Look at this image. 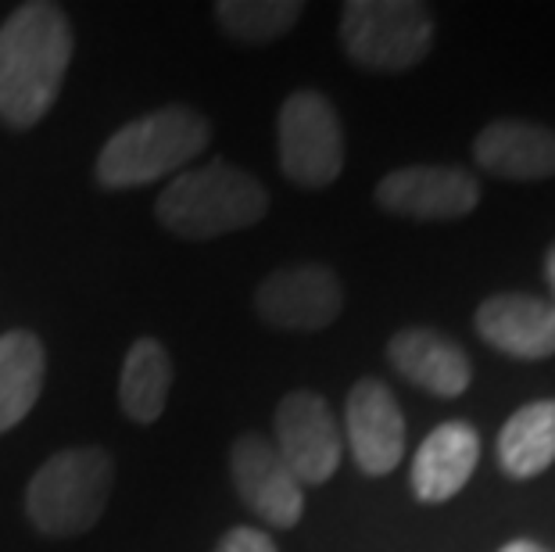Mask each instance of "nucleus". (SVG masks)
<instances>
[{"mask_svg":"<svg viewBox=\"0 0 555 552\" xmlns=\"http://www.w3.org/2000/svg\"><path fill=\"white\" fill-rule=\"evenodd\" d=\"M73 62V26L57 4H22L0 26V123L37 126Z\"/></svg>","mask_w":555,"mask_h":552,"instance_id":"nucleus-1","label":"nucleus"},{"mask_svg":"<svg viewBox=\"0 0 555 552\" xmlns=\"http://www.w3.org/2000/svg\"><path fill=\"white\" fill-rule=\"evenodd\" d=\"M266 208L269 194L251 172L230 162H208L169 180V187L158 194L155 216L176 238L211 241L262 222Z\"/></svg>","mask_w":555,"mask_h":552,"instance_id":"nucleus-2","label":"nucleus"},{"mask_svg":"<svg viewBox=\"0 0 555 552\" xmlns=\"http://www.w3.org/2000/svg\"><path fill=\"white\" fill-rule=\"evenodd\" d=\"M208 140L211 126L205 115L186 104H169L112 133L98 155V183L108 191H129L165 180L169 172L191 166L208 147Z\"/></svg>","mask_w":555,"mask_h":552,"instance_id":"nucleus-3","label":"nucleus"},{"mask_svg":"<svg viewBox=\"0 0 555 552\" xmlns=\"http://www.w3.org/2000/svg\"><path fill=\"white\" fill-rule=\"evenodd\" d=\"M115 488V463L98 445L62 449L33 474L26 488V513L37 531L73 538L101 521Z\"/></svg>","mask_w":555,"mask_h":552,"instance_id":"nucleus-4","label":"nucleus"},{"mask_svg":"<svg viewBox=\"0 0 555 552\" xmlns=\"http://www.w3.org/2000/svg\"><path fill=\"white\" fill-rule=\"evenodd\" d=\"M434 15L412 0H351L340 11V47L373 73H405L430 54Z\"/></svg>","mask_w":555,"mask_h":552,"instance_id":"nucleus-5","label":"nucleus"},{"mask_svg":"<svg viewBox=\"0 0 555 552\" xmlns=\"http://www.w3.org/2000/svg\"><path fill=\"white\" fill-rule=\"evenodd\" d=\"M280 169L305 191H323L345 169V133L330 98L298 90L283 101L276 123Z\"/></svg>","mask_w":555,"mask_h":552,"instance_id":"nucleus-6","label":"nucleus"},{"mask_svg":"<svg viewBox=\"0 0 555 552\" xmlns=\"http://www.w3.org/2000/svg\"><path fill=\"white\" fill-rule=\"evenodd\" d=\"M276 452L298 485H326L340 466V427L315 391H291L276 406Z\"/></svg>","mask_w":555,"mask_h":552,"instance_id":"nucleus-7","label":"nucleus"},{"mask_svg":"<svg viewBox=\"0 0 555 552\" xmlns=\"http://www.w3.org/2000/svg\"><path fill=\"white\" fill-rule=\"evenodd\" d=\"M345 309L337 273L319 262L283 266L255 291V312L276 331H323Z\"/></svg>","mask_w":555,"mask_h":552,"instance_id":"nucleus-8","label":"nucleus"},{"mask_svg":"<svg viewBox=\"0 0 555 552\" xmlns=\"http://www.w3.org/2000/svg\"><path fill=\"white\" fill-rule=\"evenodd\" d=\"M376 205L420 222L463 219L480 205V180L459 166H405L376 183Z\"/></svg>","mask_w":555,"mask_h":552,"instance_id":"nucleus-9","label":"nucleus"},{"mask_svg":"<svg viewBox=\"0 0 555 552\" xmlns=\"http://www.w3.org/2000/svg\"><path fill=\"white\" fill-rule=\"evenodd\" d=\"M230 477L247 510L269 527H294L305 513V488L262 434H241L230 449Z\"/></svg>","mask_w":555,"mask_h":552,"instance_id":"nucleus-10","label":"nucleus"},{"mask_svg":"<svg viewBox=\"0 0 555 552\" xmlns=\"http://www.w3.org/2000/svg\"><path fill=\"white\" fill-rule=\"evenodd\" d=\"M345 431L351 455L370 477H387L405 455V416L384 381L365 377L351 387L345 402Z\"/></svg>","mask_w":555,"mask_h":552,"instance_id":"nucleus-11","label":"nucleus"},{"mask_svg":"<svg viewBox=\"0 0 555 552\" xmlns=\"http://www.w3.org/2000/svg\"><path fill=\"white\" fill-rule=\"evenodd\" d=\"M483 345L509 359L538 362L555 356V305L538 295L502 291L480 301L474 316Z\"/></svg>","mask_w":555,"mask_h":552,"instance_id":"nucleus-12","label":"nucleus"},{"mask_svg":"<svg viewBox=\"0 0 555 552\" xmlns=\"http://www.w3.org/2000/svg\"><path fill=\"white\" fill-rule=\"evenodd\" d=\"M480 463V434L463 424V420H448L434 427L423 445L412 455V491L420 502L437 506V502L455 499L469 485L474 470Z\"/></svg>","mask_w":555,"mask_h":552,"instance_id":"nucleus-13","label":"nucleus"},{"mask_svg":"<svg viewBox=\"0 0 555 552\" xmlns=\"http://www.w3.org/2000/svg\"><path fill=\"white\" fill-rule=\"evenodd\" d=\"M387 359L409 384L437 398H459L474 381L466 351L430 326H405L387 341Z\"/></svg>","mask_w":555,"mask_h":552,"instance_id":"nucleus-14","label":"nucleus"},{"mask_svg":"<svg viewBox=\"0 0 555 552\" xmlns=\"http://www.w3.org/2000/svg\"><path fill=\"white\" fill-rule=\"evenodd\" d=\"M474 158L502 180H548L555 176V129L527 119L488 123L474 140Z\"/></svg>","mask_w":555,"mask_h":552,"instance_id":"nucleus-15","label":"nucleus"},{"mask_svg":"<svg viewBox=\"0 0 555 552\" xmlns=\"http://www.w3.org/2000/svg\"><path fill=\"white\" fill-rule=\"evenodd\" d=\"M555 463V398L519 406L499 431V466L505 477L530 480Z\"/></svg>","mask_w":555,"mask_h":552,"instance_id":"nucleus-16","label":"nucleus"},{"mask_svg":"<svg viewBox=\"0 0 555 552\" xmlns=\"http://www.w3.org/2000/svg\"><path fill=\"white\" fill-rule=\"evenodd\" d=\"M47 377L43 341L33 331L0 334V434L33 413Z\"/></svg>","mask_w":555,"mask_h":552,"instance_id":"nucleus-17","label":"nucleus"},{"mask_svg":"<svg viewBox=\"0 0 555 552\" xmlns=\"http://www.w3.org/2000/svg\"><path fill=\"white\" fill-rule=\"evenodd\" d=\"M172 387V359L155 337H137L119 373V402L133 424H155Z\"/></svg>","mask_w":555,"mask_h":552,"instance_id":"nucleus-18","label":"nucleus"},{"mask_svg":"<svg viewBox=\"0 0 555 552\" xmlns=\"http://www.w3.org/2000/svg\"><path fill=\"white\" fill-rule=\"evenodd\" d=\"M305 4L298 0H222L216 4L219 26L241 43H269L294 29Z\"/></svg>","mask_w":555,"mask_h":552,"instance_id":"nucleus-19","label":"nucleus"},{"mask_svg":"<svg viewBox=\"0 0 555 552\" xmlns=\"http://www.w3.org/2000/svg\"><path fill=\"white\" fill-rule=\"evenodd\" d=\"M216 552H276V542L266 531H255V527H233L219 538Z\"/></svg>","mask_w":555,"mask_h":552,"instance_id":"nucleus-20","label":"nucleus"},{"mask_svg":"<svg viewBox=\"0 0 555 552\" xmlns=\"http://www.w3.org/2000/svg\"><path fill=\"white\" fill-rule=\"evenodd\" d=\"M499 552H548V549L538 545V542H530V538H513V542H505Z\"/></svg>","mask_w":555,"mask_h":552,"instance_id":"nucleus-21","label":"nucleus"},{"mask_svg":"<svg viewBox=\"0 0 555 552\" xmlns=\"http://www.w3.org/2000/svg\"><path fill=\"white\" fill-rule=\"evenodd\" d=\"M545 280H548V287H552V305H555V244L545 252Z\"/></svg>","mask_w":555,"mask_h":552,"instance_id":"nucleus-22","label":"nucleus"}]
</instances>
